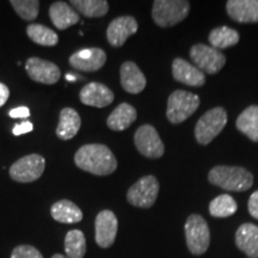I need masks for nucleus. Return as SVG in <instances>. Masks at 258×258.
<instances>
[{
	"label": "nucleus",
	"mask_w": 258,
	"mask_h": 258,
	"mask_svg": "<svg viewBox=\"0 0 258 258\" xmlns=\"http://www.w3.org/2000/svg\"><path fill=\"white\" fill-rule=\"evenodd\" d=\"M74 163L80 170L96 176H106L117 169V160L110 148L101 144L84 145L77 151Z\"/></svg>",
	"instance_id": "f257e3e1"
},
{
	"label": "nucleus",
	"mask_w": 258,
	"mask_h": 258,
	"mask_svg": "<svg viewBox=\"0 0 258 258\" xmlns=\"http://www.w3.org/2000/svg\"><path fill=\"white\" fill-rule=\"evenodd\" d=\"M208 179L212 184L227 191H246L252 186L253 176L240 166L219 165L209 171Z\"/></svg>",
	"instance_id": "f03ea898"
},
{
	"label": "nucleus",
	"mask_w": 258,
	"mask_h": 258,
	"mask_svg": "<svg viewBox=\"0 0 258 258\" xmlns=\"http://www.w3.org/2000/svg\"><path fill=\"white\" fill-rule=\"evenodd\" d=\"M190 11L189 2L185 0H156L153 3L152 18L158 27H173L186 18Z\"/></svg>",
	"instance_id": "7ed1b4c3"
},
{
	"label": "nucleus",
	"mask_w": 258,
	"mask_h": 258,
	"mask_svg": "<svg viewBox=\"0 0 258 258\" xmlns=\"http://www.w3.org/2000/svg\"><path fill=\"white\" fill-rule=\"evenodd\" d=\"M199 106L200 97L198 95L184 90H176L171 93L167 101V120L173 124L182 123L198 110Z\"/></svg>",
	"instance_id": "20e7f679"
},
{
	"label": "nucleus",
	"mask_w": 258,
	"mask_h": 258,
	"mask_svg": "<svg viewBox=\"0 0 258 258\" xmlns=\"http://www.w3.org/2000/svg\"><path fill=\"white\" fill-rule=\"evenodd\" d=\"M227 123V112L224 108H214L201 116L195 125V138L199 144L208 145L214 140Z\"/></svg>",
	"instance_id": "39448f33"
},
{
	"label": "nucleus",
	"mask_w": 258,
	"mask_h": 258,
	"mask_svg": "<svg viewBox=\"0 0 258 258\" xmlns=\"http://www.w3.org/2000/svg\"><path fill=\"white\" fill-rule=\"evenodd\" d=\"M185 239L188 249L194 254H203L211 243V232L207 221L201 215L192 214L185 222Z\"/></svg>",
	"instance_id": "423d86ee"
},
{
	"label": "nucleus",
	"mask_w": 258,
	"mask_h": 258,
	"mask_svg": "<svg viewBox=\"0 0 258 258\" xmlns=\"http://www.w3.org/2000/svg\"><path fill=\"white\" fill-rule=\"evenodd\" d=\"M158 192H159L158 179L154 176H145L129 188L127 200L134 207L150 208L156 202Z\"/></svg>",
	"instance_id": "0eeeda50"
},
{
	"label": "nucleus",
	"mask_w": 258,
	"mask_h": 258,
	"mask_svg": "<svg viewBox=\"0 0 258 258\" xmlns=\"http://www.w3.org/2000/svg\"><path fill=\"white\" fill-rule=\"evenodd\" d=\"M46 160L40 154H29L10 167V176L11 178L19 183H31L37 180L44 172Z\"/></svg>",
	"instance_id": "6e6552de"
},
{
	"label": "nucleus",
	"mask_w": 258,
	"mask_h": 258,
	"mask_svg": "<svg viewBox=\"0 0 258 258\" xmlns=\"http://www.w3.org/2000/svg\"><path fill=\"white\" fill-rule=\"evenodd\" d=\"M190 57L201 72L209 74L218 73L226 63V56L220 50L202 43L191 47Z\"/></svg>",
	"instance_id": "1a4fd4ad"
},
{
	"label": "nucleus",
	"mask_w": 258,
	"mask_h": 258,
	"mask_svg": "<svg viewBox=\"0 0 258 258\" xmlns=\"http://www.w3.org/2000/svg\"><path fill=\"white\" fill-rule=\"evenodd\" d=\"M134 143L138 151L146 158H160L165 152L164 144L157 129L151 124H144L138 128L134 135Z\"/></svg>",
	"instance_id": "9d476101"
},
{
	"label": "nucleus",
	"mask_w": 258,
	"mask_h": 258,
	"mask_svg": "<svg viewBox=\"0 0 258 258\" xmlns=\"http://www.w3.org/2000/svg\"><path fill=\"white\" fill-rule=\"evenodd\" d=\"M118 221L116 215L109 209L99 212L95 221V238L99 247L108 249L115 243Z\"/></svg>",
	"instance_id": "9b49d317"
},
{
	"label": "nucleus",
	"mask_w": 258,
	"mask_h": 258,
	"mask_svg": "<svg viewBox=\"0 0 258 258\" xmlns=\"http://www.w3.org/2000/svg\"><path fill=\"white\" fill-rule=\"evenodd\" d=\"M28 76L34 82L53 85L59 82L61 72L60 69L54 62L40 59V57H30L25 63Z\"/></svg>",
	"instance_id": "f8f14e48"
},
{
	"label": "nucleus",
	"mask_w": 258,
	"mask_h": 258,
	"mask_svg": "<svg viewBox=\"0 0 258 258\" xmlns=\"http://www.w3.org/2000/svg\"><path fill=\"white\" fill-rule=\"evenodd\" d=\"M106 62V54L101 48H85L70 56V64L82 72H95L101 70Z\"/></svg>",
	"instance_id": "ddd939ff"
},
{
	"label": "nucleus",
	"mask_w": 258,
	"mask_h": 258,
	"mask_svg": "<svg viewBox=\"0 0 258 258\" xmlns=\"http://www.w3.org/2000/svg\"><path fill=\"white\" fill-rule=\"evenodd\" d=\"M138 22L132 16H121L115 18L106 29V38L112 47H122L127 38L138 31Z\"/></svg>",
	"instance_id": "4468645a"
},
{
	"label": "nucleus",
	"mask_w": 258,
	"mask_h": 258,
	"mask_svg": "<svg viewBox=\"0 0 258 258\" xmlns=\"http://www.w3.org/2000/svg\"><path fill=\"white\" fill-rule=\"evenodd\" d=\"M79 98L83 104L95 108H105L114 102V92L101 83H89L82 89Z\"/></svg>",
	"instance_id": "2eb2a0df"
},
{
	"label": "nucleus",
	"mask_w": 258,
	"mask_h": 258,
	"mask_svg": "<svg viewBox=\"0 0 258 258\" xmlns=\"http://www.w3.org/2000/svg\"><path fill=\"white\" fill-rule=\"evenodd\" d=\"M172 76L177 82L188 86L200 88L206 83L205 73L188 61L177 57L172 62Z\"/></svg>",
	"instance_id": "dca6fc26"
},
{
	"label": "nucleus",
	"mask_w": 258,
	"mask_h": 258,
	"mask_svg": "<svg viewBox=\"0 0 258 258\" xmlns=\"http://www.w3.org/2000/svg\"><path fill=\"white\" fill-rule=\"evenodd\" d=\"M230 17L239 23H258L257 0H230L226 3Z\"/></svg>",
	"instance_id": "f3484780"
},
{
	"label": "nucleus",
	"mask_w": 258,
	"mask_h": 258,
	"mask_svg": "<svg viewBox=\"0 0 258 258\" xmlns=\"http://www.w3.org/2000/svg\"><path fill=\"white\" fill-rule=\"evenodd\" d=\"M121 85L129 93H140L146 88V77L139 69L138 64L132 61L123 62L120 70Z\"/></svg>",
	"instance_id": "a211bd4d"
},
{
	"label": "nucleus",
	"mask_w": 258,
	"mask_h": 258,
	"mask_svg": "<svg viewBox=\"0 0 258 258\" xmlns=\"http://www.w3.org/2000/svg\"><path fill=\"white\" fill-rule=\"evenodd\" d=\"M235 244L247 257L258 258V226L243 224L235 233Z\"/></svg>",
	"instance_id": "6ab92c4d"
},
{
	"label": "nucleus",
	"mask_w": 258,
	"mask_h": 258,
	"mask_svg": "<svg viewBox=\"0 0 258 258\" xmlns=\"http://www.w3.org/2000/svg\"><path fill=\"white\" fill-rule=\"evenodd\" d=\"M49 17L51 23L59 30H66L79 22V14L72 6L64 2H55L49 8Z\"/></svg>",
	"instance_id": "aec40b11"
},
{
	"label": "nucleus",
	"mask_w": 258,
	"mask_h": 258,
	"mask_svg": "<svg viewBox=\"0 0 258 258\" xmlns=\"http://www.w3.org/2000/svg\"><path fill=\"white\" fill-rule=\"evenodd\" d=\"M82 118L72 108H63L60 111V121L56 128V135L61 140H71L78 134Z\"/></svg>",
	"instance_id": "412c9836"
},
{
	"label": "nucleus",
	"mask_w": 258,
	"mask_h": 258,
	"mask_svg": "<svg viewBox=\"0 0 258 258\" xmlns=\"http://www.w3.org/2000/svg\"><path fill=\"white\" fill-rule=\"evenodd\" d=\"M51 218L61 224H77L83 220V212L70 200H60L50 208Z\"/></svg>",
	"instance_id": "4be33fe9"
},
{
	"label": "nucleus",
	"mask_w": 258,
	"mask_h": 258,
	"mask_svg": "<svg viewBox=\"0 0 258 258\" xmlns=\"http://www.w3.org/2000/svg\"><path fill=\"white\" fill-rule=\"evenodd\" d=\"M135 120H137V110H135L134 106L128 104V103H121L109 115L106 124L111 131L121 132L131 127Z\"/></svg>",
	"instance_id": "5701e85b"
},
{
	"label": "nucleus",
	"mask_w": 258,
	"mask_h": 258,
	"mask_svg": "<svg viewBox=\"0 0 258 258\" xmlns=\"http://www.w3.org/2000/svg\"><path fill=\"white\" fill-rule=\"evenodd\" d=\"M237 128L250 140L258 143V105L246 108L237 118Z\"/></svg>",
	"instance_id": "b1692460"
},
{
	"label": "nucleus",
	"mask_w": 258,
	"mask_h": 258,
	"mask_svg": "<svg viewBox=\"0 0 258 258\" xmlns=\"http://www.w3.org/2000/svg\"><path fill=\"white\" fill-rule=\"evenodd\" d=\"M239 34L234 29L228 27H219L213 29L209 34L208 40L212 47L215 49H226V48L233 47L239 42Z\"/></svg>",
	"instance_id": "393cba45"
},
{
	"label": "nucleus",
	"mask_w": 258,
	"mask_h": 258,
	"mask_svg": "<svg viewBox=\"0 0 258 258\" xmlns=\"http://www.w3.org/2000/svg\"><path fill=\"white\" fill-rule=\"evenodd\" d=\"M71 5L86 18L103 17L109 11V4L105 0H72Z\"/></svg>",
	"instance_id": "a878e982"
},
{
	"label": "nucleus",
	"mask_w": 258,
	"mask_h": 258,
	"mask_svg": "<svg viewBox=\"0 0 258 258\" xmlns=\"http://www.w3.org/2000/svg\"><path fill=\"white\" fill-rule=\"evenodd\" d=\"M64 252L67 258H83L86 253V239L82 231L72 230L64 237Z\"/></svg>",
	"instance_id": "bb28decb"
},
{
	"label": "nucleus",
	"mask_w": 258,
	"mask_h": 258,
	"mask_svg": "<svg viewBox=\"0 0 258 258\" xmlns=\"http://www.w3.org/2000/svg\"><path fill=\"white\" fill-rule=\"evenodd\" d=\"M27 34L32 42L40 46L54 47L59 42L56 32L42 24H30L27 28Z\"/></svg>",
	"instance_id": "cd10ccee"
},
{
	"label": "nucleus",
	"mask_w": 258,
	"mask_h": 258,
	"mask_svg": "<svg viewBox=\"0 0 258 258\" xmlns=\"http://www.w3.org/2000/svg\"><path fill=\"white\" fill-rule=\"evenodd\" d=\"M238 209L235 200L227 194H222L209 203V213L214 218H228Z\"/></svg>",
	"instance_id": "c85d7f7f"
},
{
	"label": "nucleus",
	"mask_w": 258,
	"mask_h": 258,
	"mask_svg": "<svg viewBox=\"0 0 258 258\" xmlns=\"http://www.w3.org/2000/svg\"><path fill=\"white\" fill-rule=\"evenodd\" d=\"M10 4L17 12V15L24 21H35L38 16L40 2L37 0H11Z\"/></svg>",
	"instance_id": "c756f323"
},
{
	"label": "nucleus",
	"mask_w": 258,
	"mask_h": 258,
	"mask_svg": "<svg viewBox=\"0 0 258 258\" xmlns=\"http://www.w3.org/2000/svg\"><path fill=\"white\" fill-rule=\"evenodd\" d=\"M11 258H43V256L31 245H18L12 251Z\"/></svg>",
	"instance_id": "7c9ffc66"
},
{
	"label": "nucleus",
	"mask_w": 258,
	"mask_h": 258,
	"mask_svg": "<svg viewBox=\"0 0 258 258\" xmlns=\"http://www.w3.org/2000/svg\"><path fill=\"white\" fill-rule=\"evenodd\" d=\"M247 209H249L251 217L258 220V190L250 196L249 202H247Z\"/></svg>",
	"instance_id": "2f4dec72"
},
{
	"label": "nucleus",
	"mask_w": 258,
	"mask_h": 258,
	"mask_svg": "<svg viewBox=\"0 0 258 258\" xmlns=\"http://www.w3.org/2000/svg\"><path fill=\"white\" fill-rule=\"evenodd\" d=\"M32 129H34V125H32L31 122L24 121L22 122V123L16 124L14 129H12V133H14V135H17L18 137V135L29 133V132H31Z\"/></svg>",
	"instance_id": "473e14b6"
},
{
	"label": "nucleus",
	"mask_w": 258,
	"mask_h": 258,
	"mask_svg": "<svg viewBox=\"0 0 258 258\" xmlns=\"http://www.w3.org/2000/svg\"><path fill=\"white\" fill-rule=\"evenodd\" d=\"M10 116L12 118H25L30 116V111L27 106H19V108H15L10 110Z\"/></svg>",
	"instance_id": "72a5a7b5"
},
{
	"label": "nucleus",
	"mask_w": 258,
	"mask_h": 258,
	"mask_svg": "<svg viewBox=\"0 0 258 258\" xmlns=\"http://www.w3.org/2000/svg\"><path fill=\"white\" fill-rule=\"evenodd\" d=\"M9 97H10L9 88L5 85V84L0 83V108H2V106L4 105L6 102H8Z\"/></svg>",
	"instance_id": "f704fd0d"
},
{
	"label": "nucleus",
	"mask_w": 258,
	"mask_h": 258,
	"mask_svg": "<svg viewBox=\"0 0 258 258\" xmlns=\"http://www.w3.org/2000/svg\"><path fill=\"white\" fill-rule=\"evenodd\" d=\"M51 258H67V257L64 256V254H61V253H55V254H53V256H51Z\"/></svg>",
	"instance_id": "c9c22d12"
},
{
	"label": "nucleus",
	"mask_w": 258,
	"mask_h": 258,
	"mask_svg": "<svg viewBox=\"0 0 258 258\" xmlns=\"http://www.w3.org/2000/svg\"><path fill=\"white\" fill-rule=\"evenodd\" d=\"M66 78L69 80H74V79H76V77H73V76H71V74H69V76H66Z\"/></svg>",
	"instance_id": "e433bc0d"
}]
</instances>
